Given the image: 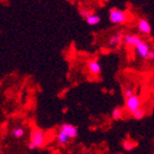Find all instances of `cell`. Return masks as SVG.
Returning a JSON list of instances; mask_svg holds the SVG:
<instances>
[{
    "label": "cell",
    "instance_id": "obj_8",
    "mask_svg": "<svg viewBox=\"0 0 154 154\" xmlns=\"http://www.w3.org/2000/svg\"><path fill=\"white\" fill-rule=\"evenodd\" d=\"M123 39H124V42H125L127 45L133 46V48H135V46L142 40L138 35H126V36L123 37Z\"/></svg>",
    "mask_w": 154,
    "mask_h": 154
},
{
    "label": "cell",
    "instance_id": "obj_6",
    "mask_svg": "<svg viewBox=\"0 0 154 154\" xmlns=\"http://www.w3.org/2000/svg\"><path fill=\"white\" fill-rule=\"evenodd\" d=\"M88 72L93 75H98L101 72V66L98 63V60L96 59H93V60H90L88 63Z\"/></svg>",
    "mask_w": 154,
    "mask_h": 154
},
{
    "label": "cell",
    "instance_id": "obj_11",
    "mask_svg": "<svg viewBox=\"0 0 154 154\" xmlns=\"http://www.w3.org/2000/svg\"><path fill=\"white\" fill-rule=\"evenodd\" d=\"M85 21H86V23L88 24V25L91 26H95L97 25V24L100 23V21H101V18H100L99 15H97V14H91V15H88V17L85 18Z\"/></svg>",
    "mask_w": 154,
    "mask_h": 154
},
{
    "label": "cell",
    "instance_id": "obj_18",
    "mask_svg": "<svg viewBox=\"0 0 154 154\" xmlns=\"http://www.w3.org/2000/svg\"><path fill=\"white\" fill-rule=\"evenodd\" d=\"M146 59L153 60V59H154V52H153V50H150V51L148 52V55H146Z\"/></svg>",
    "mask_w": 154,
    "mask_h": 154
},
{
    "label": "cell",
    "instance_id": "obj_1",
    "mask_svg": "<svg viewBox=\"0 0 154 154\" xmlns=\"http://www.w3.org/2000/svg\"><path fill=\"white\" fill-rule=\"evenodd\" d=\"M46 137L45 134L42 129L40 128H35L31 133V137H30V141L27 144V148L29 150H36V149H41L45 146L46 142Z\"/></svg>",
    "mask_w": 154,
    "mask_h": 154
},
{
    "label": "cell",
    "instance_id": "obj_15",
    "mask_svg": "<svg viewBox=\"0 0 154 154\" xmlns=\"http://www.w3.org/2000/svg\"><path fill=\"white\" fill-rule=\"evenodd\" d=\"M122 116H123V111H122L121 108L116 107V108L113 109V111H112V118L114 119V120H120V119L122 118Z\"/></svg>",
    "mask_w": 154,
    "mask_h": 154
},
{
    "label": "cell",
    "instance_id": "obj_17",
    "mask_svg": "<svg viewBox=\"0 0 154 154\" xmlns=\"http://www.w3.org/2000/svg\"><path fill=\"white\" fill-rule=\"evenodd\" d=\"M133 94H134L133 88H124V91H123V96H124L125 98L129 97V96H131Z\"/></svg>",
    "mask_w": 154,
    "mask_h": 154
},
{
    "label": "cell",
    "instance_id": "obj_14",
    "mask_svg": "<svg viewBox=\"0 0 154 154\" xmlns=\"http://www.w3.org/2000/svg\"><path fill=\"white\" fill-rule=\"evenodd\" d=\"M12 135H13V137H15V138H22V137L25 135V131H24L23 127H15V128L12 131Z\"/></svg>",
    "mask_w": 154,
    "mask_h": 154
},
{
    "label": "cell",
    "instance_id": "obj_4",
    "mask_svg": "<svg viewBox=\"0 0 154 154\" xmlns=\"http://www.w3.org/2000/svg\"><path fill=\"white\" fill-rule=\"evenodd\" d=\"M60 131H63L65 134H66L68 138L69 139H75L79 135V131H78V127H75V125L72 124H63L60 126Z\"/></svg>",
    "mask_w": 154,
    "mask_h": 154
},
{
    "label": "cell",
    "instance_id": "obj_7",
    "mask_svg": "<svg viewBox=\"0 0 154 154\" xmlns=\"http://www.w3.org/2000/svg\"><path fill=\"white\" fill-rule=\"evenodd\" d=\"M137 26H138L139 31L141 33H143V35H150V33H151V31H152L151 25H150L149 22L146 21V20H144V18H140L138 21Z\"/></svg>",
    "mask_w": 154,
    "mask_h": 154
},
{
    "label": "cell",
    "instance_id": "obj_13",
    "mask_svg": "<svg viewBox=\"0 0 154 154\" xmlns=\"http://www.w3.org/2000/svg\"><path fill=\"white\" fill-rule=\"evenodd\" d=\"M122 146H123V149L125 150V151H131V150L136 146V143L133 142L131 140H124Z\"/></svg>",
    "mask_w": 154,
    "mask_h": 154
},
{
    "label": "cell",
    "instance_id": "obj_5",
    "mask_svg": "<svg viewBox=\"0 0 154 154\" xmlns=\"http://www.w3.org/2000/svg\"><path fill=\"white\" fill-rule=\"evenodd\" d=\"M137 53L141 58H146V55H148V52L150 51V45L148 42L146 41H140L136 46H135Z\"/></svg>",
    "mask_w": 154,
    "mask_h": 154
},
{
    "label": "cell",
    "instance_id": "obj_10",
    "mask_svg": "<svg viewBox=\"0 0 154 154\" xmlns=\"http://www.w3.org/2000/svg\"><path fill=\"white\" fill-rule=\"evenodd\" d=\"M56 141H57V143H58L59 146H66V144L68 143V141H69V138H68V136H67L64 131H59L58 134H57V136H56Z\"/></svg>",
    "mask_w": 154,
    "mask_h": 154
},
{
    "label": "cell",
    "instance_id": "obj_3",
    "mask_svg": "<svg viewBox=\"0 0 154 154\" xmlns=\"http://www.w3.org/2000/svg\"><path fill=\"white\" fill-rule=\"evenodd\" d=\"M125 107H126V109L128 110V112H133V111L136 110L137 108L141 107V100H140L139 96L133 94L131 96L126 98Z\"/></svg>",
    "mask_w": 154,
    "mask_h": 154
},
{
    "label": "cell",
    "instance_id": "obj_16",
    "mask_svg": "<svg viewBox=\"0 0 154 154\" xmlns=\"http://www.w3.org/2000/svg\"><path fill=\"white\" fill-rule=\"evenodd\" d=\"M79 13H80V15L82 16L83 18H86L88 15H91V14H93V13H94V10H88V9H81V10H79Z\"/></svg>",
    "mask_w": 154,
    "mask_h": 154
},
{
    "label": "cell",
    "instance_id": "obj_2",
    "mask_svg": "<svg viewBox=\"0 0 154 154\" xmlns=\"http://www.w3.org/2000/svg\"><path fill=\"white\" fill-rule=\"evenodd\" d=\"M109 20L112 24H116V25L124 24L127 21V14L116 8H112L109 12Z\"/></svg>",
    "mask_w": 154,
    "mask_h": 154
},
{
    "label": "cell",
    "instance_id": "obj_9",
    "mask_svg": "<svg viewBox=\"0 0 154 154\" xmlns=\"http://www.w3.org/2000/svg\"><path fill=\"white\" fill-rule=\"evenodd\" d=\"M123 31H118L116 35H113V36L110 37V39L108 40V45L111 46V48H116L120 44V42L123 40Z\"/></svg>",
    "mask_w": 154,
    "mask_h": 154
},
{
    "label": "cell",
    "instance_id": "obj_12",
    "mask_svg": "<svg viewBox=\"0 0 154 154\" xmlns=\"http://www.w3.org/2000/svg\"><path fill=\"white\" fill-rule=\"evenodd\" d=\"M131 116H133V118L136 119V120H141V119H143L144 116H146V111H144L141 107L137 108L136 110H134L133 112H131Z\"/></svg>",
    "mask_w": 154,
    "mask_h": 154
}]
</instances>
